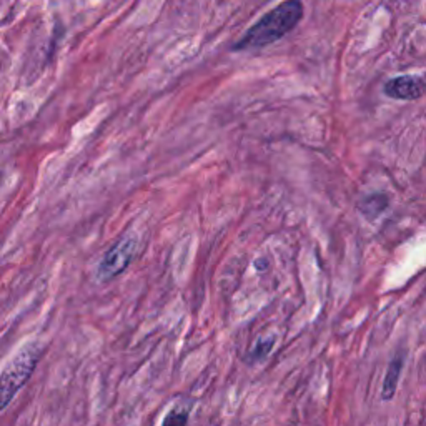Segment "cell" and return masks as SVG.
I'll return each mask as SVG.
<instances>
[{"instance_id": "cell-1", "label": "cell", "mask_w": 426, "mask_h": 426, "mask_svg": "<svg viewBox=\"0 0 426 426\" xmlns=\"http://www.w3.org/2000/svg\"><path fill=\"white\" fill-rule=\"evenodd\" d=\"M305 7L301 0H285V2L267 12L257 24H253L240 40L235 42L232 50L246 52L258 50L275 44L280 38L288 36L303 19Z\"/></svg>"}, {"instance_id": "cell-2", "label": "cell", "mask_w": 426, "mask_h": 426, "mask_svg": "<svg viewBox=\"0 0 426 426\" xmlns=\"http://www.w3.org/2000/svg\"><path fill=\"white\" fill-rule=\"evenodd\" d=\"M38 360H40V345L29 343L24 345L3 366L2 378H0V410H6L15 395L24 388L25 383L31 380Z\"/></svg>"}, {"instance_id": "cell-3", "label": "cell", "mask_w": 426, "mask_h": 426, "mask_svg": "<svg viewBox=\"0 0 426 426\" xmlns=\"http://www.w3.org/2000/svg\"><path fill=\"white\" fill-rule=\"evenodd\" d=\"M139 250V238L134 232L125 233L118 238L109 250L102 255L95 268V280L99 283H105L113 280L134 262L135 253Z\"/></svg>"}, {"instance_id": "cell-4", "label": "cell", "mask_w": 426, "mask_h": 426, "mask_svg": "<svg viewBox=\"0 0 426 426\" xmlns=\"http://www.w3.org/2000/svg\"><path fill=\"white\" fill-rule=\"evenodd\" d=\"M383 92L395 100H418L425 95L426 82L418 75H400L388 80L383 87Z\"/></svg>"}, {"instance_id": "cell-5", "label": "cell", "mask_w": 426, "mask_h": 426, "mask_svg": "<svg viewBox=\"0 0 426 426\" xmlns=\"http://www.w3.org/2000/svg\"><path fill=\"white\" fill-rule=\"evenodd\" d=\"M402 370H403V356L398 355V356H395L393 360H391L388 370H386L385 381H383L381 398L385 400V402H390V400L395 396L396 386H398L400 374H402Z\"/></svg>"}, {"instance_id": "cell-6", "label": "cell", "mask_w": 426, "mask_h": 426, "mask_svg": "<svg viewBox=\"0 0 426 426\" xmlns=\"http://www.w3.org/2000/svg\"><path fill=\"white\" fill-rule=\"evenodd\" d=\"M386 207H388V197L383 194L370 195V197L361 200L360 203L361 213H363L365 216H368V219H377L378 215H381V213L385 212Z\"/></svg>"}, {"instance_id": "cell-7", "label": "cell", "mask_w": 426, "mask_h": 426, "mask_svg": "<svg viewBox=\"0 0 426 426\" xmlns=\"http://www.w3.org/2000/svg\"><path fill=\"white\" fill-rule=\"evenodd\" d=\"M190 418V410L185 407V404H177V407H173L172 410L167 413V416H165L164 421L161 423L164 425H185L187 421Z\"/></svg>"}, {"instance_id": "cell-8", "label": "cell", "mask_w": 426, "mask_h": 426, "mask_svg": "<svg viewBox=\"0 0 426 426\" xmlns=\"http://www.w3.org/2000/svg\"><path fill=\"white\" fill-rule=\"evenodd\" d=\"M274 342L275 340L274 338H262V340H258L257 343H255V347L251 348V353H250V356L253 358V360H262V358H265L268 353H270V350H271V347H274Z\"/></svg>"}]
</instances>
